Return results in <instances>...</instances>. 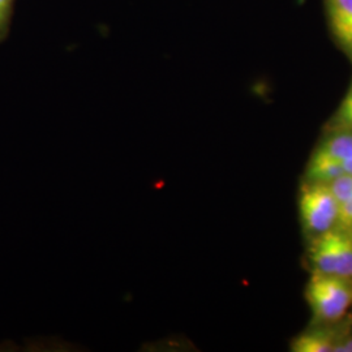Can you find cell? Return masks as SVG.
Listing matches in <instances>:
<instances>
[{
	"label": "cell",
	"mask_w": 352,
	"mask_h": 352,
	"mask_svg": "<svg viewBox=\"0 0 352 352\" xmlns=\"http://www.w3.org/2000/svg\"><path fill=\"white\" fill-rule=\"evenodd\" d=\"M305 298L315 317L321 321L333 322L342 318L346 314V309H343L340 304L327 294V289L321 286L315 274H312L308 282Z\"/></svg>",
	"instance_id": "6da1fadb"
},
{
	"label": "cell",
	"mask_w": 352,
	"mask_h": 352,
	"mask_svg": "<svg viewBox=\"0 0 352 352\" xmlns=\"http://www.w3.org/2000/svg\"><path fill=\"white\" fill-rule=\"evenodd\" d=\"M327 8L334 36L352 56V0H327Z\"/></svg>",
	"instance_id": "7a4b0ae2"
},
{
	"label": "cell",
	"mask_w": 352,
	"mask_h": 352,
	"mask_svg": "<svg viewBox=\"0 0 352 352\" xmlns=\"http://www.w3.org/2000/svg\"><path fill=\"white\" fill-rule=\"evenodd\" d=\"M299 212H300V218L304 227L317 235L333 228L336 225L334 219H331L317 204L308 184L302 186V192H300Z\"/></svg>",
	"instance_id": "3957f363"
},
{
	"label": "cell",
	"mask_w": 352,
	"mask_h": 352,
	"mask_svg": "<svg viewBox=\"0 0 352 352\" xmlns=\"http://www.w3.org/2000/svg\"><path fill=\"white\" fill-rule=\"evenodd\" d=\"M309 257L315 267L314 272L336 276L337 257H336V248H334V240H333V228L327 230L322 234H318L316 236V239L312 241V245H311Z\"/></svg>",
	"instance_id": "277c9868"
},
{
	"label": "cell",
	"mask_w": 352,
	"mask_h": 352,
	"mask_svg": "<svg viewBox=\"0 0 352 352\" xmlns=\"http://www.w3.org/2000/svg\"><path fill=\"white\" fill-rule=\"evenodd\" d=\"M340 340L330 330H309L295 337L289 350L292 352H334Z\"/></svg>",
	"instance_id": "5b68a950"
},
{
	"label": "cell",
	"mask_w": 352,
	"mask_h": 352,
	"mask_svg": "<svg viewBox=\"0 0 352 352\" xmlns=\"http://www.w3.org/2000/svg\"><path fill=\"white\" fill-rule=\"evenodd\" d=\"M352 154V129L330 136L321 142L312 158L343 162Z\"/></svg>",
	"instance_id": "8992f818"
},
{
	"label": "cell",
	"mask_w": 352,
	"mask_h": 352,
	"mask_svg": "<svg viewBox=\"0 0 352 352\" xmlns=\"http://www.w3.org/2000/svg\"><path fill=\"white\" fill-rule=\"evenodd\" d=\"M333 240L337 257L336 276L352 279V238L340 228H333Z\"/></svg>",
	"instance_id": "52a82bcc"
},
{
	"label": "cell",
	"mask_w": 352,
	"mask_h": 352,
	"mask_svg": "<svg viewBox=\"0 0 352 352\" xmlns=\"http://www.w3.org/2000/svg\"><path fill=\"white\" fill-rule=\"evenodd\" d=\"M344 174L346 173L342 167V164L331 160L311 158L309 164L307 167V179L309 183L329 184Z\"/></svg>",
	"instance_id": "ba28073f"
},
{
	"label": "cell",
	"mask_w": 352,
	"mask_h": 352,
	"mask_svg": "<svg viewBox=\"0 0 352 352\" xmlns=\"http://www.w3.org/2000/svg\"><path fill=\"white\" fill-rule=\"evenodd\" d=\"M16 0H0V45L8 37Z\"/></svg>",
	"instance_id": "9c48e42d"
},
{
	"label": "cell",
	"mask_w": 352,
	"mask_h": 352,
	"mask_svg": "<svg viewBox=\"0 0 352 352\" xmlns=\"http://www.w3.org/2000/svg\"><path fill=\"white\" fill-rule=\"evenodd\" d=\"M330 190L333 192L337 201H347L352 199V175L344 174V175L337 177L331 183L327 184Z\"/></svg>",
	"instance_id": "30bf717a"
},
{
	"label": "cell",
	"mask_w": 352,
	"mask_h": 352,
	"mask_svg": "<svg viewBox=\"0 0 352 352\" xmlns=\"http://www.w3.org/2000/svg\"><path fill=\"white\" fill-rule=\"evenodd\" d=\"M336 223L340 228H352V199L347 201L338 202V212Z\"/></svg>",
	"instance_id": "8fae6325"
},
{
	"label": "cell",
	"mask_w": 352,
	"mask_h": 352,
	"mask_svg": "<svg viewBox=\"0 0 352 352\" xmlns=\"http://www.w3.org/2000/svg\"><path fill=\"white\" fill-rule=\"evenodd\" d=\"M337 118L342 126H346L347 129H352V88L342 101Z\"/></svg>",
	"instance_id": "7c38bea8"
},
{
	"label": "cell",
	"mask_w": 352,
	"mask_h": 352,
	"mask_svg": "<svg viewBox=\"0 0 352 352\" xmlns=\"http://www.w3.org/2000/svg\"><path fill=\"white\" fill-rule=\"evenodd\" d=\"M334 352H352V340L338 342L334 349Z\"/></svg>",
	"instance_id": "4fadbf2b"
},
{
	"label": "cell",
	"mask_w": 352,
	"mask_h": 352,
	"mask_svg": "<svg viewBox=\"0 0 352 352\" xmlns=\"http://www.w3.org/2000/svg\"><path fill=\"white\" fill-rule=\"evenodd\" d=\"M342 167H343V170H344L346 174L352 175V154L349 158H346V160L342 162Z\"/></svg>",
	"instance_id": "5bb4252c"
}]
</instances>
